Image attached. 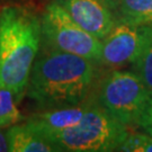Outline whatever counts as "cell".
<instances>
[{"mask_svg":"<svg viewBox=\"0 0 152 152\" xmlns=\"http://www.w3.org/2000/svg\"><path fill=\"white\" fill-rule=\"evenodd\" d=\"M95 62L49 48L35 59L27 91L41 110L85 103L97 85Z\"/></svg>","mask_w":152,"mask_h":152,"instance_id":"obj_1","label":"cell"},{"mask_svg":"<svg viewBox=\"0 0 152 152\" xmlns=\"http://www.w3.org/2000/svg\"><path fill=\"white\" fill-rule=\"evenodd\" d=\"M42 41V19L23 7L0 11V88H7L16 103L26 92L31 70Z\"/></svg>","mask_w":152,"mask_h":152,"instance_id":"obj_2","label":"cell"},{"mask_svg":"<svg viewBox=\"0 0 152 152\" xmlns=\"http://www.w3.org/2000/svg\"><path fill=\"white\" fill-rule=\"evenodd\" d=\"M129 135L127 126L115 120L90 97L89 106L80 122L49 136L59 151L108 152L118 148Z\"/></svg>","mask_w":152,"mask_h":152,"instance_id":"obj_3","label":"cell"},{"mask_svg":"<svg viewBox=\"0 0 152 152\" xmlns=\"http://www.w3.org/2000/svg\"><path fill=\"white\" fill-rule=\"evenodd\" d=\"M151 94L134 71H109L97 80L96 103L125 126L139 124Z\"/></svg>","mask_w":152,"mask_h":152,"instance_id":"obj_4","label":"cell"},{"mask_svg":"<svg viewBox=\"0 0 152 152\" xmlns=\"http://www.w3.org/2000/svg\"><path fill=\"white\" fill-rule=\"evenodd\" d=\"M41 19L45 45L99 63L102 41L80 27L59 4L46 6Z\"/></svg>","mask_w":152,"mask_h":152,"instance_id":"obj_5","label":"cell"},{"mask_svg":"<svg viewBox=\"0 0 152 152\" xmlns=\"http://www.w3.org/2000/svg\"><path fill=\"white\" fill-rule=\"evenodd\" d=\"M141 26L116 22L114 28L102 39L100 64L117 69L132 64L141 48Z\"/></svg>","mask_w":152,"mask_h":152,"instance_id":"obj_6","label":"cell"},{"mask_svg":"<svg viewBox=\"0 0 152 152\" xmlns=\"http://www.w3.org/2000/svg\"><path fill=\"white\" fill-rule=\"evenodd\" d=\"M86 32L98 39L107 36L116 25V17L103 0H54Z\"/></svg>","mask_w":152,"mask_h":152,"instance_id":"obj_7","label":"cell"},{"mask_svg":"<svg viewBox=\"0 0 152 152\" xmlns=\"http://www.w3.org/2000/svg\"><path fill=\"white\" fill-rule=\"evenodd\" d=\"M90 97L79 105L42 110L29 117L27 123L49 139V136L78 124L89 106Z\"/></svg>","mask_w":152,"mask_h":152,"instance_id":"obj_8","label":"cell"},{"mask_svg":"<svg viewBox=\"0 0 152 152\" xmlns=\"http://www.w3.org/2000/svg\"><path fill=\"white\" fill-rule=\"evenodd\" d=\"M11 152H55L58 147L42 133L36 131L27 122L24 124H15L7 129Z\"/></svg>","mask_w":152,"mask_h":152,"instance_id":"obj_9","label":"cell"},{"mask_svg":"<svg viewBox=\"0 0 152 152\" xmlns=\"http://www.w3.org/2000/svg\"><path fill=\"white\" fill-rule=\"evenodd\" d=\"M116 22L136 26H152V0H118Z\"/></svg>","mask_w":152,"mask_h":152,"instance_id":"obj_10","label":"cell"},{"mask_svg":"<svg viewBox=\"0 0 152 152\" xmlns=\"http://www.w3.org/2000/svg\"><path fill=\"white\" fill-rule=\"evenodd\" d=\"M141 48L131 65L152 95V26H141Z\"/></svg>","mask_w":152,"mask_h":152,"instance_id":"obj_11","label":"cell"},{"mask_svg":"<svg viewBox=\"0 0 152 152\" xmlns=\"http://www.w3.org/2000/svg\"><path fill=\"white\" fill-rule=\"evenodd\" d=\"M22 120L14 94L7 88H0V129H8Z\"/></svg>","mask_w":152,"mask_h":152,"instance_id":"obj_12","label":"cell"},{"mask_svg":"<svg viewBox=\"0 0 152 152\" xmlns=\"http://www.w3.org/2000/svg\"><path fill=\"white\" fill-rule=\"evenodd\" d=\"M137 126H140L142 130L147 132V134L152 136V95L148 102L145 108L143 110V113L140 116Z\"/></svg>","mask_w":152,"mask_h":152,"instance_id":"obj_13","label":"cell"},{"mask_svg":"<svg viewBox=\"0 0 152 152\" xmlns=\"http://www.w3.org/2000/svg\"><path fill=\"white\" fill-rule=\"evenodd\" d=\"M9 151V142L7 136V130L0 129V152Z\"/></svg>","mask_w":152,"mask_h":152,"instance_id":"obj_14","label":"cell"},{"mask_svg":"<svg viewBox=\"0 0 152 152\" xmlns=\"http://www.w3.org/2000/svg\"><path fill=\"white\" fill-rule=\"evenodd\" d=\"M103 1L108 6L109 8L112 9V11L115 14L116 8H117V5H118V0H103Z\"/></svg>","mask_w":152,"mask_h":152,"instance_id":"obj_15","label":"cell"}]
</instances>
